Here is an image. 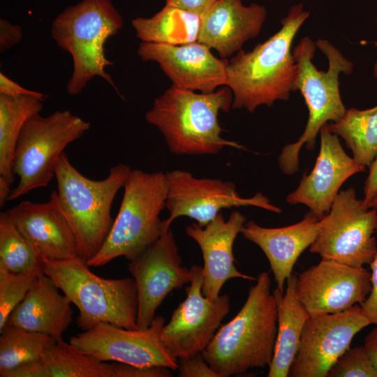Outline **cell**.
<instances>
[{"instance_id": "6da1fadb", "label": "cell", "mask_w": 377, "mask_h": 377, "mask_svg": "<svg viewBox=\"0 0 377 377\" xmlns=\"http://www.w3.org/2000/svg\"><path fill=\"white\" fill-rule=\"evenodd\" d=\"M310 15L299 3L292 6L281 29L249 52L239 50L228 61L227 84L233 95L232 109L253 112L287 101L295 91L297 67L291 51L300 28Z\"/></svg>"}, {"instance_id": "7a4b0ae2", "label": "cell", "mask_w": 377, "mask_h": 377, "mask_svg": "<svg viewBox=\"0 0 377 377\" xmlns=\"http://www.w3.org/2000/svg\"><path fill=\"white\" fill-rule=\"evenodd\" d=\"M293 55L297 67L295 91L302 94L309 117L302 135L296 142L286 145L279 156V168L286 175L298 171L302 146L313 150L321 128L330 121H339L346 113L339 77L340 73L349 75L353 70V64L325 39L315 43L304 36L293 48Z\"/></svg>"}, {"instance_id": "3957f363", "label": "cell", "mask_w": 377, "mask_h": 377, "mask_svg": "<svg viewBox=\"0 0 377 377\" xmlns=\"http://www.w3.org/2000/svg\"><path fill=\"white\" fill-rule=\"evenodd\" d=\"M235 316L219 327L202 353L219 377L269 367L277 334V308L267 272L259 274Z\"/></svg>"}, {"instance_id": "277c9868", "label": "cell", "mask_w": 377, "mask_h": 377, "mask_svg": "<svg viewBox=\"0 0 377 377\" xmlns=\"http://www.w3.org/2000/svg\"><path fill=\"white\" fill-rule=\"evenodd\" d=\"M232 101L227 86L204 94L172 85L155 98L145 119L158 129L170 151L177 155H215L225 147L244 149L221 136L219 114L228 112Z\"/></svg>"}, {"instance_id": "5b68a950", "label": "cell", "mask_w": 377, "mask_h": 377, "mask_svg": "<svg viewBox=\"0 0 377 377\" xmlns=\"http://www.w3.org/2000/svg\"><path fill=\"white\" fill-rule=\"evenodd\" d=\"M132 169L119 163L106 178L91 179L80 173L64 152L55 168L57 195L76 238L80 257L89 260L101 249L114 223L111 207Z\"/></svg>"}, {"instance_id": "8992f818", "label": "cell", "mask_w": 377, "mask_h": 377, "mask_svg": "<svg viewBox=\"0 0 377 377\" xmlns=\"http://www.w3.org/2000/svg\"><path fill=\"white\" fill-rule=\"evenodd\" d=\"M82 257L42 258L43 272L77 306V325L83 331L101 322L138 329V291L134 279H104L93 273Z\"/></svg>"}, {"instance_id": "52a82bcc", "label": "cell", "mask_w": 377, "mask_h": 377, "mask_svg": "<svg viewBox=\"0 0 377 377\" xmlns=\"http://www.w3.org/2000/svg\"><path fill=\"white\" fill-rule=\"evenodd\" d=\"M122 26V17L110 0H82L55 18L51 27L52 37L73 59V71L66 86L68 94H79L92 78L98 76L120 95L105 71L113 65L105 56V44Z\"/></svg>"}, {"instance_id": "ba28073f", "label": "cell", "mask_w": 377, "mask_h": 377, "mask_svg": "<svg viewBox=\"0 0 377 377\" xmlns=\"http://www.w3.org/2000/svg\"><path fill=\"white\" fill-rule=\"evenodd\" d=\"M123 188L117 216L101 249L87 260L90 267L103 266L119 257L130 261L166 231L160 219L168 195L166 173L131 170Z\"/></svg>"}, {"instance_id": "9c48e42d", "label": "cell", "mask_w": 377, "mask_h": 377, "mask_svg": "<svg viewBox=\"0 0 377 377\" xmlns=\"http://www.w3.org/2000/svg\"><path fill=\"white\" fill-rule=\"evenodd\" d=\"M89 128L88 121L69 110H57L47 117L40 113L31 117L24 124L15 147L13 172L19 182L8 200L48 186L65 148Z\"/></svg>"}, {"instance_id": "30bf717a", "label": "cell", "mask_w": 377, "mask_h": 377, "mask_svg": "<svg viewBox=\"0 0 377 377\" xmlns=\"http://www.w3.org/2000/svg\"><path fill=\"white\" fill-rule=\"evenodd\" d=\"M377 212L357 199L353 188L339 191L319 220L318 232L309 251L322 258L353 267L370 264L377 252L374 233Z\"/></svg>"}, {"instance_id": "8fae6325", "label": "cell", "mask_w": 377, "mask_h": 377, "mask_svg": "<svg viewBox=\"0 0 377 377\" xmlns=\"http://www.w3.org/2000/svg\"><path fill=\"white\" fill-rule=\"evenodd\" d=\"M165 325L161 316L155 317L145 329H126L101 322L70 338L69 342L83 353L103 362L114 361L140 367H178L163 346L161 332Z\"/></svg>"}, {"instance_id": "7c38bea8", "label": "cell", "mask_w": 377, "mask_h": 377, "mask_svg": "<svg viewBox=\"0 0 377 377\" xmlns=\"http://www.w3.org/2000/svg\"><path fill=\"white\" fill-rule=\"evenodd\" d=\"M168 195L165 208L169 212L163 220L168 230L176 219L186 216L200 226L211 221L221 209L244 206H255L280 213L281 209L271 204L262 193L251 198H242L232 182L215 178H197L183 170L166 172Z\"/></svg>"}, {"instance_id": "4fadbf2b", "label": "cell", "mask_w": 377, "mask_h": 377, "mask_svg": "<svg viewBox=\"0 0 377 377\" xmlns=\"http://www.w3.org/2000/svg\"><path fill=\"white\" fill-rule=\"evenodd\" d=\"M369 325L360 305L335 313L309 315L288 376L327 377L353 337Z\"/></svg>"}, {"instance_id": "5bb4252c", "label": "cell", "mask_w": 377, "mask_h": 377, "mask_svg": "<svg viewBox=\"0 0 377 377\" xmlns=\"http://www.w3.org/2000/svg\"><path fill=\"white\" fill-rule=\"evenodd\" d=\"M192 279L185 300L162 327L161 340L176 359L202 353L230 311V298L220 295L211 300L202 293V267H191Z\"/></svg>"}, {"instance_id": "9a60e30c", "label": "cell", "mask_w": 377, "mask_h": 377, "mask_svg": "<svg viewBox=\"0 0 377 377\" xmlns=\"http://www.w3.org/2000/svg\"><path fill=\"white\" fill-rule=\"evenodd\" d=\"M135 281L138 299L137 325H151L158 308L174 290L189 284L191 269L182 265L171 228L127 265Z\"/></svg>"}, {"instance_id": "2e32d148", "label": "cell", "mask_w": 377, "mask_h": 377, "mask_svg": "<svg viewBox=\"0 0 377 377\" xmlns=\"http://www.w3.org/2000/svg\"><path fill=\"white\" fill-rule=\"evenodd\" d=\"M371 288V273L363 267L322 258L297 276L295 292L309 314L318 315L361 305Z\"/></svg>"}, {"instance_id": "e0dca14e", "label": "cell", "mask_w": 377, "mask_h": 377, "mask_svg": "<svg viewBox=\"0 0 377 377\" xmlns=\"http://www.w3.org/2000/svg\"><path fill=\"white\" fill-rule=\"evenodd\" d=\"M138 54L142 61L157 63L178 88L208 94L226 86L228 60L216 57L198 41L184 45L141 42Z\"/></svg>"}, {"instance_id": "ac0fdd59", "label": "cell", "mask_w": 377, "mask_h": 377, "mask_svg": "<svg viewBox=\"0 0 377 377\" xmlns=\"http://www.w3.org/2000/svg\"><path fill=\"white\" fill-rule=\"evenodd\" d=\"M320 138V151L313 169L286 197L290 205L308 207L319 220L330 211L342 184L365 170L346 153L339 136L330 131L327 124L321 128Z\"/></svg>"}, {"instance_id": "d6986e66", "label": "cell", "mask_w": 377, "mask_h": 377, "mask_svg": "<svg viewBox=\"0 0 377 377\" xmlns=\"http://www.w3.org/2000/svg\"><path fill=\"white\" fill-rule=\"evenodd\" d=\"M246 221L241 212L233 211L228 220L219 212L205 226L193 223L185 228L186 235L199 246L203 258V295L216 300L225 283L239 278L256 281V278L243 274L235 267L233 244Z\"/></svg>"}, {"instance_id": "ffe728a7", "label": "cell", "mask_w": 377, "mask_h": 377, "mask_svg": "<svg viewBox=\"0 0 377 377\" xmlns=\"http://www.w3.org/2000/svg\"><path fill=\"white\" fill-rule=\"evenodd\" d=\"M6 212L19 232L42 258L64 260L80 256L57 191L51 193L45 202L23 201Z\"/></svg>"}, {"instance_id": "44dd1931", "label": "cell", "mask_w": 377, "mask_h": 377, "mask_svg": "<svg viewBox=\"0 0 377 377\" xmlns=\"http://www.w3.org/2000/svg\"><path fill=\"white\" fill-rule=\"evenodd\" d=\"M267 15L266 8L258 3L218 0L202 17L198 41L227 59L260 33Z\"/></svg>"}, {"instance_id": "7402d4cb", "label": "cell", "mask_w": 377, "mask_h": 377, "mask_svg": "<svg viewBox=\"0 0 377 377\" xmlns=\"http://www.w3.org/2000/svg\"><path fill=\"white\" fill-rule=\"evenodd\" d=\"M318 227L319 219L309 212L300 222L281 228H265L249 221L245 223L241 234L263 251L276 288L283 293L285 282L298 258L316 240Z\"/></svg>"}, {"instance_id": "603a6c76", "label": "cell", "mask_w": 377, "mask_h": 377, "mask_svg": "<svg viewBox=\"0 0 377 377\" xmlns=\"http://www.w3.org/2000/svg\"><path fill=\"white\" fill-rule=\"evenodd\" d=\"M50 277L40 274L6 324L49 335L57 341L73 320L71 302Z\"/></svg>"}, {"instance_id": "cb8c5ba5", "label": "cell", "mask_w": 377, "mask_h": 377, "mask_svg": "<svg viewBox=\"0 0 377 377\" xmlns=\"http://www.w3.org/2000/svg\"><path fill=\"white\" fill-rule=\"evenodd\" d=\"M297 276L292 273L287 279L283 293L277 288L272 292L277 308V334L268 377L288 376L304 325L309 316L297 297Z\"/></svg>"}, {"instance_id": "d4e9b609", "label": "cell", "mask_w": 377, "mask_h": 377, "mask_svg": "<svg viewBox=\"0 0 377 377\" xmlns=\"http://www.w3.org/2000/svg\"><path fill=\"white\" fill-rule=\"evenodd\" d=\"M202 17L179 7L165 4L151 17L131 22L142 42L184 45L198 40Z\"/></svg>"}, {"instance_id": "484cf974", "label": "cell", "mask_w": 377, "mask_h": 377, "mask_svg": "<svg viewBox=\"0 0 377 377\" xmlns=\"http://www.w3.org/2000/svg\"><path fill=\"white\" fill-rule=\"evenodd\" d=\"M43 100L31 96L0 94V176L15 180L13 159L20 132L26 121L40 113Z\"/></svg>"}, {"instance_id": "4316f807", "label": "cell", "mask_w": 377, "mask_h": 377, "mask_svg": "<svg viewBox=\"0 0 377 377\" xmlns=\"http://www.w3.org/2000/svg\"><path fill=\"white\" fill-rule=\"evenodd\" d=\"M327 127L343 140L358 164L364 168L371 165L377 156V105L346 110L341 119L327 123Z\"/></svg>"}, {"instance_id": "83f0119b", "label": "cell", "mask_w": 377, "mask_h": 377, "mask_svg": "<svg viewBox=\"0 0 377 377\" xmlns=\"http://www.w3.org/2000/svg\"><path fill=\"white\" fill-rule=\"evenodd\" d=\"M50 377H112L113 363L86 355L70 342L57 341L42 356Z\"/></svg>"}, {"instance_id": "f1b7e54d", "label": "cell", "mask_w": 377, "mask_h": 377, "mask_svg": "<svg viewBox=\"0 0 377 377\" xmlns=\"http://www.w3.org/2000/svg\"><path fill=\"white\" fill-rule=\"evenodd\" d=\"M0 373L18 364L41 359L57 341L52 337L6 324L0 330Z\"/></svg>"}, {"instance_id": "f546056e", "label": "cell", "mask_w": 377, "mask_h": 377, "mask_svg": "<svg viewBox=\"0 0 377 377\" xmlns=\"http://www.w3.org/2000/svg\"><path fill=\"white\" fill-rule=\"evenodd\" d=\"M0 271L43 272L42 257L19 232L6 211L0 214Z\"/></svg>"}, {"instance_id": "4dcf8cb0", "label": "cell", "mask_w": 377, "mask_h": 377, "mask_svg": "<svg viewBox=\"0 0 377 377\" xmlns=\"http://www.w3.org/2000/svg\"><path fill=\"white\" fill-rule=\"evenodd\" d=\"M40 274L0 271V330L6 325L10 313L24 299Z\"/></svg>"}, {"instance_id": "1f68e13d", "label": "cell", "mask_w": 377, "mask_h": 377, "mask_svg": "<svg viewBox=\"0 0 377 377\" xmlns=\"http://www.w3.org/2000/svg\"><path fill=\"white\" fill-rule=\"evenodd\" d=\"M327 377H377L364 346L349 348L330 369Z\"/></svg>"}, {"instance_id": "d6a6232c", "label": "cell", "mask_w": 377, "mask_h": 377, "mask_svg": "<svg viewBox=\"0 0 377 377\" xmlns=\"http://www.w3.org/2000/svg\"><path fill=\"white\" fill-rule=\"evenodd\" d=\"M177 363L180 377H219L205 361L202 353L178 358Z\"/></svg>"}, {"instance_id": "836d02e7", "label": "cell", "mask_w": 377, "mask_h": 377, "mask_svg": "<svg viewBox=\"0 0 377 377\" xmlns=\"http://www.w3.org/2000/svg\"><path fill=\"white\" fill-rule=\"evenodd\" d=\"M171 370L162 366L140 367L114 362L112 377H171Z\"/></svg>"}, {"instance_id": "e575fe53", "label": "cell", "mask_w": 377, "mask_h": 377, "mask_svg": "<svg viewBox=\"0 0 377 377\" xmlns=\"http://www.w3.org/2000/svg\"><path fill=\"white\" fill-rule=\"evenodd\" d=\"M0 377H50L42 359L31 360L0 373Z\"/></svg>"}, {"instance_id": "d590c367", "label": "cell", "mask_w": 377, "mask_h": 377, "mask_svg": "<svg viewBox=\"0 0 377 377\" xmlns=\"http://www.w3.org/2000/svg\"><path fill=\"white\" fill-rule=\"evenodd\" d=\"M369 265L371 269V288L367 299L360 306L371 324L377 325V252Z\"/></svg>"}, {"instance_id": "8d00e7d4", "label": "cell", "mask_w": 377, "mask_h": 377, "mask_svg": "<svg viewBox=\"0 0 377 377\" xmlns=\"http://www.w3.org/2000/svg\"><path fill=\"white\" fill-rule=\"evenodd\" d=\"M23 37L22 27L4 19L0 20V52L4 53L19 43Z\"/></svg>"}, {"instance_id": "74e56055", "label": "cell", "mask_w": 377, "mask_h": 377, "mask_svg": "<svg viewBox=\"0 0 377 377\" xmlns=\"http://www.w3.org/2000/svg\"><path fill=\"white\" fill-rule=\"evenodd\" d=\"M0 94L9 96H31L39 98L43 101L47 97L43 93L22 87L1 72L0 73Z\"/></svg>"}, {"instance_id": "f35d334b", "label": "cell", "mask_w": 377, "mask_h": 377, "mask_svg": "<svg viewBox=\"0 0 377 377\" xmlns=\"http://www.w3.org/2000/svg\"><path fill=\"white\" fill-rule=\"evenodd\" d=\"M218 0H165V4L195 13L202 17Z\"/></svg>"}, {"instance_id": "ab89813d", "label": "cell", "mask_w": 377, "mask_h": 377, "mask_svg": "<svg viewBox=\"0 0 377 377\" xmlns=\"http://www.w3.org/2000/svg\"><path fill=\"white\" fill-rule=\"evenodd\" d=\"M369 167V171L364 184L363 198L367 206L377 194V156Z\"/></svg>"}, {"instance_id": "60d3db41", "label": "cell", "mask_w": 377, "mask_h": 377, "mask_svg": "<svg viewBox=\"0 0 377 377\" xmlns=\"http://www.w3.org/2000/svg\"><path fill=\"white\" fill-rule=\"evenodd\" d=\"M363 346L377 371V325L367 335Z\"/></svg>"}, {"instance_id": "b9f144b4", "label": "cell", "mask_w": 377, "mask_h": 377, "mask_svg": "<svg viewBox=\"0 0 377 377\" xmlns=\"http://www.w3.org/2000/svg\"><path fill=\"white\" fill-rule=\"evenodd\" d=\"M11 184L3 177L0 176V207L4 206L5 202L8 201V197L11 193Z\"/></svg>"}, {"instance_id": "7bdbcfd3", "label": "cell", "mask_w": 377, "mask_h": 377, "mask_svg": "<svg viewBox=\"0 0 377 377\" xmlns=\"http://www.w3.org/2000/svg\"><path fill=\"white\" fill-rule=\"evenodd\" d=\"M367 207L369 208L377 209V194L368 204Z\"/></svg>"}, {"instance_id": "ee69618b", "label": "cell", "mask_w": 377, "mask_h": 377, "mask_svg": "<svg viewBox=\"0 0 377 377\" xmlns=\"http://www.w3.org/2000/svg\"><path fill=\"white\" fill-rule=\"evenodd\" d=\"M374 45L377 47V41L375 42ZM374 77L377 79V60L374 66Z\"/></svg>"}, {"instance_id": "f6af8a7d", "label": "cell", "mask_w": 377, "mask_h": 377, "mask_svg": "<svg viewBox=\"0 0 377 377\" xmlns=\"http://www.w3.org/2000/svg\"><path fill=\"white\" fill-rule=\"evenodd\" d=\"M376 24H377V18H376Z\"/></svg>"}]
</instances>
